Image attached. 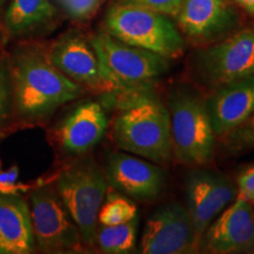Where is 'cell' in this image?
<instances>
[{"label":"cell","instance_id":"obj_11","mask_svg":"<svg viewBox=\"0 0 254 254\" xmlns=\"http://www.w3.org/2000/svg\"><path fill=\"white\" fill-rule=\"evenodd\" d=\"M105 177L114 190L138 200L158 198L166 184V174L158 164L124 151L110 155Z\"/></svg>","mask_w":254,"mask_h":254},{"label":"cell","instance_id":"obj_2","mask_svg":"<svg viewBox=\"0 0 254 254\" xmlns=\"http://www.w3.org/2000/svg\"><path fill=\"white\" fill-rule=\"evenodd\" d=\"M119 112L112 125L120 150L163 165L173 158L167 106L148 90L120 92Z\"/></svg>","mask_w":254,"mask_h":254},{"label":"cell","instance_id":"obj_17","mask_svg":"<svg viewBox=\"0 0 254 254\" xmlns=\"http://www.w3.org/2000/svg\"><path fill=\"white\" fill-rule=\"evenodd\" d=\"M36 249L30 206L13 193H0V254H28Z\"/></svg>","mask_w":254,"mask_h":254},{"label":"cell","instance_id":"obj_19","mask_svg":"<svg viewBox=\"0 0 254 254\" xmlns=\"http://www.w3.org/2000/svg\"><path fill=\"white\" fill-rule=\"evenodd\" d=\"M139 217L118 225H103L97 233V243L104 253L127 254L135 251Z\"/></svg>","mask_w":254,"mask_h":254},{"label":"cell","instance_id":"obj_16","mask_svg":"<svg viewBox=\"0 0 254 254\" xmlns=\"http://www.w3.org/2000/svg\"><path fill=\"white\" fill-rule=\"evenodd\" d=\"M109 125V116L103 105L98 101H85L59 123L57 140L66 153H86L104 138Z\"/></svg>","mask_w":254,"mask_h":254},{"label":"cell","instance_id":"obj_15","mask_svg":"<svg viewBox=\"0 0 254 254\" xmlns=\"http://www.w3.org/2000/svg\"><path fill=\"white\" fill-rule=\"evenodd\" d=\"M205 103L215 136L225 138L254 113V75L213 88Z\"/></svg>","mask_w":254,"mask_h":254},{"label":"cell","instance_id":"obj_27","mask_svg":"<svg viewBox=\"0 0 254 254\" xmlns=\"http://www.w3.org/2000/svg\"><path fill=\"white\" fill-rule=\"evenodd\" d=\"M6 1H7V0H0V11H1V9L4 8Z\"/></svg>","mask_w":254,"mask_h":254},{"label":"cell","instance_id":"obj_23","mask_svg":"<svg viewBox=\"0 0 254 254\" xmlns=\"http://www.w3.org/2000/svg\"><path fill=\"white\" fill-rule=\"evenodd\" d=\"M116 2L147 8L174 19L179 12L183 0H117Z\"/></svg>","mask_w":254,"mask_h":254},{"label":"cell","instance_id":"obj_20","mask_svg":"<svg viewBox=\"0 0 254 254\" xmlns=\"http://www.w3.org/2000/svg\"><path fill=\"white\" fill-rule=\"evenodd\" d=\"M136 215V206L126 195L119 194L113 190L106 194L98 214V221L101 225H118L131 220Z\"/></svg>","mask_w":254,"mask_h":254},{"label":"cell","instance_id":"obj_4","mask_svg":"<svg viewBox=\"0 0 254 254\" xmlns=\"http://www.w3.org/2000/svg\"><path fill=\"white\" fill-rule=\"evenodd\" d=\"M104 25L116 39L170 60L185 52V40L172 18L151 9L114 2L105 14Z\"/></svg>","mask_w":254,"mask_h":254},{"label":"cell","instance_id":"obj_18","mask_svg":"<svg viewBox=\"0 0 254 254\" xmlns=\"http://www.w3.org/2000/svg\"><path fill=\"white\" fill-rule=\"evenodd\" d=\"M57 18L58 9L50 0H11L4 26L9 37L25 38L49 30Z\"/></svg>","mask_w":254,"mask_h":254},{"label":"cell","instance_id":"obj_28","mask_svg":"<svg viewBox=\"0 0 254 254\" xmlns=\"http://www.w3.org/2000/svg\"><path fill=\"white\" fill-rule=\"evenodd\" d=\"M252 202H253V205H254V199H253V200H252Z\"/></svg>","mask_w":254,"mask_h":254},{"label":"cell","instance_id":"obj_3","mask_svg":"<svg viewBox=\"0 0 254 254\" xmlns=\"http://www.w3.org/2000/svg\"><path fill=\"white\" fill-rule=\"evenodd\" d=\"M173 157L186 165H204L214 155L215 136L202 98L194 88L178 85L167 97Z\"/></svg>","mask_w":254,"mask_h":254},{"label":"cell","instance_id":"obj_22","mask_svg":"<svg viewBox=\"0 0 254 254\" xmlns=\"http://www.w3.org/2000/svg\"><path fill=\"white\" fill-rule=\"evenodd\" d=\"M222 139L225 140V146L231 151L239 152L254 148V113Z\"/></svg>","mask_w":254,"mask_h":254},{"label":"cell","instance_id":"obj_26","mask_svg":"<svg viewBox=\"0 0 254 254\" xmlns=\"http://www.w3.org/2000/svg\"><path fill=\"white\" fill-rule=\"evenodd\" d=\"M236 4L244 9L246 13L254 17V0H233Z\"/></svg>","mask_w":254,"mask_h":254},{"label":"cell","instance_id":"obj_7","mask_svg":"<svg viewBox=\"0 0 254 254\" xmlns=\"http://www.w3.org/2000/svg\"><path fill=\"white\" fill-rule=\"evenodd\" d=\"M193 71L209 88L254 75V30L244 28L196 51Z\"/></svg>","mask_w":254,"mask_h":254},{"label":"cell","instance_id":"obj_8","mask_svg":"<svg viewBox=\"0 0 254 254\" xmlns=\"http://www.w3.org/2000/svg\"><path fill=\"white\" fill-rule=\"evenodd\" d=\"M31 217L36 245L41 252H74L81 249V234L57 190L44 185L31 192Z\"/></svg>","mask_w":254,"mask_h":254},{"label":"cell","instance_id":"obj_13","mask_svg":"<svg viewBox=\"0 0 254 254\" xmlns=\"http://www.w3.org/2000/svg\"><path fill=\"white\" fill-rule=\"evenodd\" d=\"M47 56L63 74L80 86L112 91L90 40L80 32L71 30L62 34L50 47Z\"/></svg>","mask_w":254,"mask_h":254},{"label":"cell","instance_id":"obj_10","mask_svg":"<svg viewBox=\"0 0 254 254\" xmlns=\"http://www.w3.org/2000/svg\"><path fill=\"white\" fill-rule=\"evenodd\" d=\"M237 194L238 189L224 174L201 168L187 173L185 207L200 237Z\"/></svg>","mask_w":254,"mask_h":254},{"label":"cell","instance_id":"obj_14","mask_svg":"<svg viewBox=\"0 0 254 254\" xmlns=\"http://www.w3.org/2000/svg\"><path fill=\"white\" fill-rule=\"evenodd\" d=\"M204 247L217 254L254 252V205L236 198L204 232Z\"/></svg>","mask_w":254,"mask_h":254},{"label":"cell","instance_id":"obj_21","mask_svg":"<svg viewBox=\"0 0 254 254\" xmlns=\"http://www.w3.org/2000/svg\"><path fill=\"white\" fill-rule=\"evenodd\" d=\"M13 109L11 75L8 64L0 57V132L8 122L9 114Z\"/></svg>","mask_w":254,"mask_h":254},{"label":"cell","instance_id":"obj_25","mask_svg":"<svg viewBox=\"0 0 254 254\" xmlns=\"http://www.w3.org/2000/svg\"><path fill=\"white\" fill-rule=\"evenodd\" d=\"M237 198L247 199L250 201L254 199V166L247 168L239 177Z\"/></svg>","mask_w":254,"mask_h":254},{"label":"cell","instance_id":"obj_12","mask_svg":"<svg viewBox=\"0 0 254 254\" xmlns=\"http://www.w3.org/2000/svg\"><path fill=\"white\" fill-rule=\"evenodd\" d=\"M174 20L190 40L208 44L236 30L239 14L228 0H183Z\"/></svg>","mask_w":254,"mask_h":254},{"label":"cell","instance_id":"obj_5","mask_svg":"<svg viewBox=\"0 0 254 254\" xmlns=\"http://www.w3.org/2000/svg\"><path fill=\"white\" fill-rule=\"evenodd\" d=\"M90 43L112 91L147 90L152 82L170 69V59L127 45L105 30H99L92 36Z\"/></svg>","mask_w":254,"mask_h":254},{"label":"cell","instance_id":"obj_24","mask_svg":"<svg viewBox=\"0 0 254 254\" xmlns=\"http://www.w3.org/2000/svg\"><path fill=\"white\" fill-rule=\"evenodd\" d=\"M60 2L69 17L75 20H86L97 12L103 0H60Z\"/></svg>","mask_w":254,"mask_h":254},{"label":"cell","instance_id":"obj_6","mask_svg":"<svg viewBox=\"0 0 254 254\" xmlns=\"http://www.w3.org/2000/svg\"><path fill=\"white\" fill-rule=\"evenodd\" d=\"M56 190L79 227L82 244L93 246L98 214L109 190L105 172L92 159H82L59 173Z\"/></svg>","mask_w":254,"mask_h":254},{"label":"cell","instance_id":"obj_1","mask_svg":"<svg viewBox=\"0 0 254 254\" xmlns=\"http://www.w3.org/2000/svg\"><path fill=\"white\" fill-rule=\"evenodd\" d=\"M8 67L13 107L28 122L49 118L82 94V86L63 74L39 46L19 47Z\"/></svg>","mask_w":254,"mask_h":254},{"label":"cell","instance_id":"obj_9","mask_svg":"<svg viewBox=\"0 0 254 254\" xmlns=\"http://www.w3.org/2000/svg\"><path fill=\"white\" fill-rule=\"evenodd\" d=\"M200 238L186 207L168 202L147 219L139 250L145 254L194 253Z\"/></svg>","mask_w":254,"mask_h":254}]
</instances>
